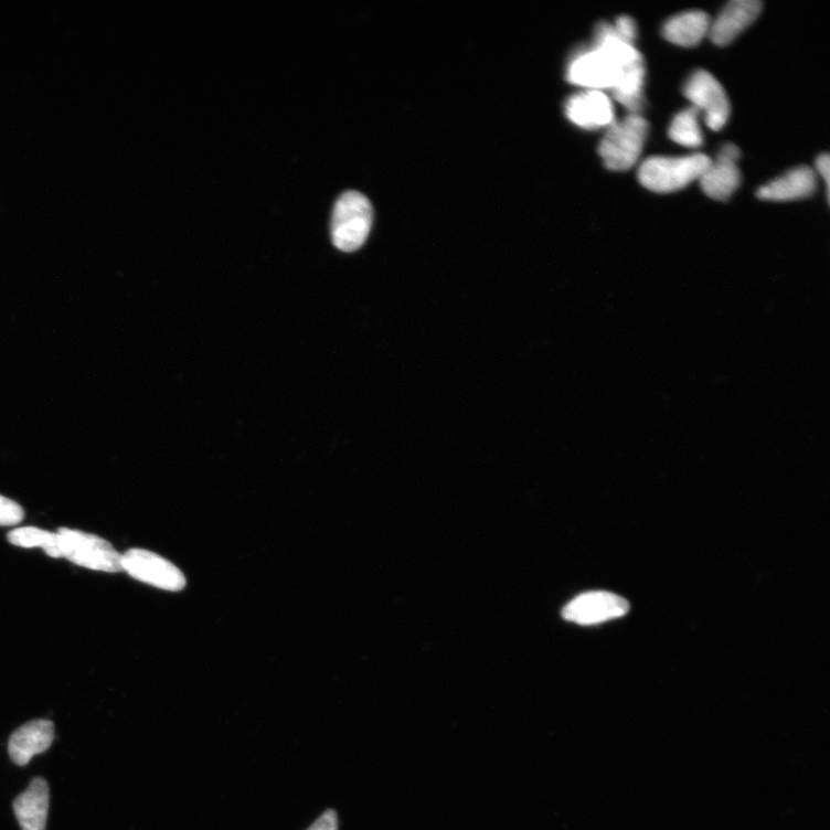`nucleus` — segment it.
<instances>
[{"label":"nucleus","instance_id":"obj_1","mask_svg":"<svg viewBox=\"0 0 830 830\" xmlns=\"http://www.w3.org/2000/svg\"><path fill=\"white\" fill-rule=\"evenodd\" d=\"M643 62L635 44L622 40L614 24L602 23L592 49L570 64L567 81L589 91L614 89L626 70Z\"/></svg>","mask_w":830,"mask_h":830},{"label":"nucleus","instance_id":"obj_2","mask_svg":"<svg viewBox=\"0 0 830 830\" xmlns=\"http://www.w3.org/2000/svg\"><path fill=\"white\" fill-rule=\"evenodd\" d=\"M711 159L704 153L683 156V158H651L646 160L638 171L640 184L652 192H677L692 181L702 177Z\"/></svg>","mask_w":830,"mask_h":830},{"label":"nucleus","instance_id":"obj_3","mask_svg":"<svg viewBox=\"0 0 830 830\" xmlns=\"http://www.w3.org/2000/svg\"><path fill=\"white\" fill-rule=\"evenodd\" d=\"M373 224L370 200L359 192H347L336 202L331 219V240L342 252H354L366 243Z\"/></svg>","mask_w":830,"mask_h":830},{"label":"nucleus","instance_id":"obj_4","mask_svg":"<svg viewBox=\"0 0 830 830\" xmlns=\"http://www.w3.org/2000/svg\"><path fill=\"white\" fill-rule=\"evenodd\" d=\"M648 129L647 120L639 114L615 120L599 147L606 168L611 171L630 170L640 158Z\"/></svg>","mask_w":830,"mask_h":830},{"label":"nucleus","instance_id":"obj_5","mask_svg":"<svg viewBox=\"0 0 830 830\" xmlns=\"http://www.w3.org/2000/svg\"><path fill=\"white\" fill-rule=\"evenodd\" d=\"M62 558L99 573L123 571L121 554L113 544L97 535L62 528L57 532Z\"/></svg>","mask_w":830,"mask_h":830},{"label":"nucleus","instance_id":"obj_6","mask_svg":"<svg viewBox=\"0 0 830 830\" xmlns=\"http://www.w3.org/2000/svg\"><path fill=\"white\" fill-rule=\"evenodd\" d=\"M123 571L132 578L164 590L178 592L187 586L181 571L162 556L145 550L121 554Z\"/></svg>","mask_w":830,"mask_h":830},{"label":"nucleus","instance_id":"obj_7","mask_svg":"<svg viewBox=\"0 0 830 830\" xmlns=\"http://www.w3.org/2000/svg\"><path fill=\"white\" fill-rule=\"evenodd\" d=\"M684 95L699 113L705 114L707 126L720 131L728 121L731 103L722 85L704 70L694 72L684 86Z\"/></svg>","mask_w":830,"mask_h":830},{"label":"nucleus","instance_id":"obj_8","mask_svg":"<svg viewBox=\"0 0 830 830\" xmlns=\"http://www.w3.org/2000/svg\"><path fill=\"white\" fill-rule=\"evenodd\" d=\"M630 605L626 599L609 592L582 594L563 609V617L579 626H594L626 616Z\"/></svg>","mask_w":830,"mask_h":830},{"label":"nucleus","instance_id":"obj_9","mask_svg":"<svg viewBox=\"0 0 830 830\" xmlns=\"http://www.w3.org/2000/svg\"><path fill=\"white\" fill-rule=\"evenodd\" d=\"M741 158L739 148L728 143L722 147L715 160L699 178L704 193L719 201L728 200L741 185V171L737 162Z\"/></svg>","mask_w":830,"mask_h":830},{"label":"nucleus","instance_id":"obj_10","mask_svg":"<svg viewBox=\"0 0 830 830\" xmlns=\"http://www.w3.org/2000/svg\"><path fill=\"white\" fill-rule=\"evenodd\" d=\"M565 114L575 125L585 129L609 127L615 121L613 102L600 91H589L570 97Z\"/></svg>","mask_w":830,"mask_h":830},{"label":"nucleus","instance_id":"obj_11","mask_svg":"<svg viewBox=\"0 0 830 830\" xmlns=\"http://www.w3.org/2000/svg\"><path fill=\"white\" fill-rule=\"evenodd\" d=\"M762 10L759 0H734L711 23L709 35L712 42L720 46L731 44L757 20Z\"/></svg>","mask_w":830,"mask_h":830},{"label":"nucleus","instance_id":"obj_12","mask_svg":"<svg viewBox=\"0 0 830 830\" xmlns=\"http://www.w3.org/2000/svg\"><path fill=\"white\" fill-rule=\"evenodd\" d=\"M55 739V725L49 720H33L20 726L10 737L9 755L18 766L28 765L43 754Z\"/></svg>","mask_w":830,"mask_h":830},{"label":"nucleus","instance_id":"obj_13","mask_svg":"<svg viewBox=\"0 0 830 830\" xmlns=\"http://www.w3.org/2000/svg\"><path fill=\"white\" fill-rule=\"evenodd\" d=\"M817 185L816 171L809 167H799L770 181L758 191L757 195L768 201L800 200L813 195Z\"/></svg>","mask_w":830,"mask_h":830},{"label":"nucleus","instance_id":"obj_14","mask_svg":"<svg viewBox=\"0 0 830 830\" xmlns=\"http://www.w3.org/2000/svg\"><path fill=\"white\" fill-rule=\"evenodd\" d=\"M50 790L42 777H36L29 789L15 798L13 810L22 830H45Z\"/></svg>","mask_w":830,"mask_h":830},{"label":"nucleus","instance_id":"obj_15","mask_svg":"<svg viewBox=\"0 0 830 830\" xmlns=\"http://www.w3.org/2000/svg\"><path fill=\"white\" fill-rule=\"evenodd\" d=\"M711 19L703 11H688L669 19L662 30L663 38L684 47L698 45L709 35Z\"/></svg>","mask_w":830,"mask_h":830},{"label":"nucleus","instance_id":"obj_16","mask_svg":"<svg viewBox=\"0 0 830 830\" xmlns=\"http://www.w3.org/2000/svg\"><path fill=\"white\" fill-rule=\"evenodd\" d=\"M645 75L643 62L635 64L622 73L618 85L613 89L615 99L630 114H639L641 110Z\"/></svg>","mask_w":830,"mask_h":830},{"label":"nucleus","instance_id":"obj_17","mask_svg":"<svg viewBox=\"0 0 830 830\" xmlns=\"http://www.w3.org/2000/svg\"><path fill=\"white\" fill-rule=\"evenodd\" d=\"M8 540L21 549H41L52 558H62L57 533L38 528H19L11 531Z\"/></svg>","mask_w":830,"mask_h":830},{"label":"nucleus","instance_id":"obj_18","mask_svg":"<svg viewBox=\"0 0 830 830\" xmlns=\"http://www.w3.org/2000/svg\"><path fill=\"white\" fill-rule=\"evenodd\" d=\"M699 111L691 107L673 118L669 127V138L681 146L698 148L703 145L702 129L698 123Z\"/></svg>","mask_w":830,"mask_h":830},{"label":"nucleus","instance_id":"obj_19","mask_svg":"<svg viewBox=\"0 0 830 830\" xmlns=\"http://www.w3.org/2000/svg\"><path fill=\"white\" fill-rule=\"evenodd\" d=\"M24 511L20 504L0 496V526H14L23 521Z\"/></svg>","mask_w":830,"mask_h":830},{"label":"nucleus","instance_id":"obj_20","mask_svg":"<svg viewBox=\"0 0 830 830\" xmlns=\"http://www.w3.org/2000/svg\"><path fill=\"white\" fill-rule=\"evenodd\" d=\"M614 28L622 40L635 44L637 39V23L632 18L628 15L619 17L616 20Z\"/></svg>","mask_w":830,"mask_h":830},{"label":"nucleus","instance_id":"obj_21","mask_svg":"<svg viewBox=\"0 0 830 830\" xmlns=\"http://www.w3.org/2000/svg\"><path fill=\"white\" fill-rule=\"evenodd\" d=\"M307 830H339V817L333 810H328Z\"/></svg>","mask_w":830,"mask_h":830},{"label":"nucleus","instance_id":"obj_22","mask_svg":"<svg viewBox=\"0 0 830 830\" xmlns=\"http://www.w3.org/2000/svg\"><path fill=\"white\" fill-rule=\"evenodd\" d=\"M817 170L826 181L827 192L829 190L830 158L828 153H822L817 160Z\"/></svg>","mask_w":830,"mask_h":830}]
</instances>
